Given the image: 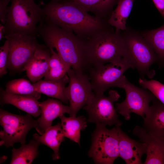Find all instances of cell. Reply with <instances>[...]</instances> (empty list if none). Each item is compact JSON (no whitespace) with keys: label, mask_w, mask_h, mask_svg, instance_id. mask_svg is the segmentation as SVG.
Instances as JSON below:
<instances>
[{"label":"cell","mask_w":164,"mask_h":164,"mask_svg":"<svg viewBox=\"0 0 164 164\" xmlns=\"http://www.w3.org/2000/svg\"><path fill=\"white\" fill-rule=\"evenodd\" d=\"M44 18L87 41L106 30L103 19L93 16L75 3L52 0L43 8Z\"/></svg>","instance_id":"1"},{"label":"cell","mask_w":164,"mask_h":164,"mask_svg":"<svg viewBox=\"0 0 164 164\" xmlns=\"http://www.w3.org/2000/svg\"><path fill=\"white\" fill-rule=\"evenodd\" d=\"M37 32L49 48H55L71 68L84 72L88 65L86 54V41L44 18L37 26Z\"/></svg>","instance_id":"2"},{"label":"cell","mask_w":164,"mask_h":164,"mask_svg":"<svg viewBox=\"0 0 164 164\" xmlns=\"http://www.w3.org/2000/svg\"><path fill=\"white\" fill-rule=\"evenodd\" d=\"M86 54L93 67L118 61L125 57L123 37L119 32L101 31L86 41Z\"/></svg>","instance_id":"3"},{"label":"cell","mask_w":164,"mask_h":164,"mask_svg":"<svg viewBox=\"0 0 164 164\" xmlns=\"http://www.w3.org/2000/svg\"><path fill=\"white\" fill-rule=\"evenodd\" d=\"M11 1L5 24V36L15 33L39 36L37 25L44 19L43 9L34 0Z\"/></svg>","instance_id":"4"},{"label":"cell","mask_w":164,"mask_h":164,"mask_svg":"<svg viewBox=\"0 0 164 164\" xmlns=\"http://www.w3.org/2000/svg\"><path fill=\"white\" fill-rule=\"evenodd\" d=\"M88 155L96 164H112L119 157V136L117 127L108 129L96 125L92 134Z\"/></svg>","instance_id":"5"},{"label":"cell","mask_w":164,"mask_h":164,"mask_svg":"<svg viewBox=\"0 0 164 164\" xmlns=\"http://www.w3.org/2000/svg\"><path fill=\"white\" fill-rule=\"evenodd\" d=\"M124 40L125 57L142 75L151 78L155 74L154 70H150L151 66L159 62L158 57L152 47L143 37L135 33L128 34Z\"/></svg>","instance_id":"6"},{"label":"cell","mask_w":164,"mask_h":164,"mask_svg":"<svg viewBox=\"0 0 164 164\" xmlns=\"http://www.w3.org/2000/svg\"><path fill=\"white\" fill-rule=\"evenodd\" d=\"M0 124L3 129L0 132V145L9 147L17 142L25 144L27 135L32 128L36 127L37 123L29 114L19 115L1 108Z\"/></svg>","instance_id":"7"},{"label":"cell","mask_w":164,"mask_h":164,"mask_svg":"<svg viewBox=\"0 0 164 164\" xmlns=\"http://www.w3.org/2000/svg\"><path fill=\"white\" fill-rule=\"evenodd\" d=\"M118 87L124 90L126 97L122 102L116 104L117 111L126 120L130 119L132 113L143 118L149 109L150 103L156 98L154 96L146 89L138 87L129 82L124 75Z\"/></svg>","instance_id":"8"},{"label":"cell","mask_w":164,"mask_h":164,"mask_svg":"<svg viewBox=\"0 0 164 164\" xmlns=\"http://www.w3.org/2000/svg\"><path fill=\"white\" fill-rule=\"evenodd\" d=\"M120 97L117 91L113 90L109 91L107 96L104 93L95 94L91 101L82 108L87 113V121L96 125L120 126L122 122L118 118L114 106Z\"/></svg>","instance_id":"9"},{"label":"cell","mask_w":164,"mask_h":164,"mask_svg":"<svg viewBox=\"0 0 164 164\" xmlns=\"http://www.w3.org/2000/svg\"><path fill=\"white\" fill-rule=\"evenodd\" d=\"M9 44L7 69L13 72L25 70L26 67L36 49L40 46L36 37L15 33L4 37Z\"/></svg>","instance_id":"10"},{"label":"cell","mask_w":164,"mask_h":164,"mask_svg":"<svg viewBox=\"0 0 164 164\" xmlns=\"http://www.w3.org/2000/svg\"><path fill=\"white\" fill-rule=\"evenodd\" d=\"M133 67L125 57L116 61L93 67L89 77L95 94L104 93L109 88L118 87L124 73Z\"/></svg>","instance_id":"11"},{"label":"cell","mask_w":164,"mask_h":164,"mask_svg":"<svg viewBox=\"0 0 164 164\" xmlns=\"http://www.w3.org/2000/svg\"><path fill=\"white\" fill-rule=\"evenodd\" d=\"M69 78L66 93L71 113L76 116L79 111L88 104L94 97L90 78L84 72L70 68L67 74Z\"/></svg>","instance_id":"12"},{"label":"cell","mask_w":164,"mask_h":164,"mask_svg":"<svg viewBox=\"0 0 164 164\" xmlns=\"http://www.w3.org/2000/svg\"><path fill=\"white\" fill-rule=\"evenodd\" d=\"M132 132L146 145V156L143 164H164V140L153 136L142 126H135Z\"/></svg>","instance_id":"13"},{"label":"cell","mask_w":164,"mask_h":164,"mask_svg":"<svg viewBox=\"0 0 164 164\" xmlns=\"http://www.w3.org/2000/svg\"><path fill=\"white\" fill-rule=\"evenodd\" d=\"M41 110L40 116L37 120V125L35 128L40 135L52 126L53 120L67 113H71L70 107L63 104L57 99H50L42 102H39Z\"/></svg>","instance_id":"14"},{"label":"cell","mask_w":164,"mask_h":164,"mask_svg":"<svg viewBox=\"0 0 164 164\" xmlns=\"http://www.w3.org/2000/svg\"><path fill=\"white\" fill-rule=\"evenodd\" d=\"M117 127L119 136V157L127 164H142V157L147 153L146 144L129 137L120 126Z\"/></svg>","instance_id":"15"},{"label":"cell","mask_w":164,"mask_h":164,"mask_svg":"<svg viewBox=\"0 0 164 164\" xmlns=\"http://www.w3.org/2000/svg\"><path fill=\"white\" fill-rule=\"evenodd\" d=\"M51 55L50 49L41 45L36 50L25 70L27 76L35 83L44 77L47 70Z\"/></svg>","instance_id":"16"},{"label":"cell","mask_w":164,"mask_h":164,"mask_svg":"<svg viewBox=\"0 0 164 164\" xmlns=\"http://www.w3.org/2000/svg\"><path fill=\"white\" fill-rule=\"evenodd\" d=\"M143 119L144 128L153 136L164 140V105L156 98Z\"/></svg>","instance_id":"17"},{"label":"cell","mask_w":164,"mask_h":164,"mask_svg":"<svg viewBox=\"0 0 164 164\" xmlns=\"http://www.w3.org/2000/svg\"><path fill=\"white\" fill-rule=\"evenodd\" d=\"M1 103L12 104L34 117L40 115L39 102L32 96L12 94L3 91L1 93Z\"/></svg>","instance_id":"18"},{"label":"cell","mask_w":164,"mask_h":164,"mask_svg":"<svg viewBox=\"0 0 164 164\" xmlns=\"http://www.w3.org/2000/svg\"><path fill=\"white\" fill-rule=\"evenodd\" d=\"M68 81L67 74L62 79L58 80H40L33 85L36 91L39 93L59 99L63 103L67 104L69 101L66 85Z\"/></svg>","instance_id":"19"},{"label":"cell","mask_w":164,"mask_h":164,"mask_svg":"<svg viewBox=\"0 0 164 164\" xmlns=\"http://www.w3.org/2000/svg\"><path fill=\"white\" fill-rule=\"evenodd\" d=\"M64 137L61 123L51 126L42 135L35 134L33 135L34 139L49 147L53 151L52 155L53 160H58L60 158L59 147L65 140Z\"/></svg>","instance_id":"20"},{"label":"cell","mask_w":164,"mask_h":164,"mask_svg":"<svg viewBox=\"0 0 164 164\" xmlns=\"http://www.w3.org/2000/svg\"><path fill=\"white\" fill-rule=\"evenodd\" d=\"M59 118L65 137L79 145L80 132L87 126L86 118L82 116L67 117L64 115Z\"/></svg>","instance_id":"21"},{"label":"cell","mask_w":164,"mask_h":164,"mask_svg":"<svg viewBox=\"0 0 164 164\" xmlns=\"http://www.w3.org/2000/svg\"><path fill=\"white\" fill-rule=\"evenodd\" d=\"M134 0H118L117 6L108 20V24L114 27L115 32L127 29L126 22L133 6Z\"/></svg>","instance_id":"22"},{"label":"cell","mask_w":164,"mask_h":164,"mask_svg":"<svg viewBox=\"0 0 164 164\" xmlns=\"http://www.w3.org/2000/svg\"><path fill=\"white\" fill-rule=\"evenodd\" d=\"M118 0H64L77 5L88 12L103 19L112 8Z\"/></svg>","instance_id":"23"},{"label":"cell","mask_w":164,"mask_h":164,"mask_svg":"<svg viewBox=\"0 0 164 164\" xmlns=\"http://www.w3.org/2000/svg\"><path fill=\"white\" fill-rule=\"evenodd\" d=\"M40 143L34 139L26 144H21L18 148H13L10 164H31L38 154Z\"/></svg>","instance_id":"24"},{"label":"cell","mask_w":164,"mask_h":164,"mask_svg":"<svg viewBox=\"0 0 164 164\" xmlns=\"http://www.w3.org/2000/svg\"><path fill=\"white\" fill-rule=\"evenodd\" d=\"M51 51L48 68L44 76L45 80H58L64 77L71 67L61 58L53 49L49 48Z\"/></svg>","instance_id":"25"},{"label":"cell","mask_w":164,"mask_h":164,"mask_svg":"<svg viewBox=\"0 0 164 164\" xmlns=\"http://www.w3.org/2000/svg\"><path fill=\"white\" fill-rule=\"evenodd\" d=\"M143 37L156 53L160 66L164 65V24L156 29L143 33Z\"/></svg>","instance_id":"26"},{"label":"cell","mask_w":164,"mask_h":164,"mask_svg":"<svg viewBox=\"0 0 164 164\" xmlns=\"http://www.w3.org/2000/svg\"><path fill=\"white\" fill-rule=\"evenodd\" d=\"M12 94L32 96L38 100L40 97V94L35 90L33 84L26 79L20 78L8 82L5 91Z\"/></svg>","instance_id":"27"},{"label":"cell","mask_w":164,"mask_h":164,"mask_svg":"<svg viewBox=\"0 0 164 164\" xmlns=\"http://www.w3.org/2000/svg\"><path fill=\"white\" fill-rule=\"evenodd\" d=\"M140 85L151 92L161 103L164 105V84L154 80H147L140 78Z\"/></svg>","instance_id":"28"},{"label":"cell","mask_w":164,"mask_h":164,"mask_svg":"<svg viewBox=\"0 0 164 164\" xmlns=\"http://www.w3.org/2000/svg\"><path fill=\"white\" fill-rule=\"evenodd\" d=\"M9 54V44L6 40L4 44L0 47V77L7 73V64Z\"/></svg>","instance_id":"29"},{"label":"cell","mask_w":164,"mask_h":164,"mask_svg":"<svg viewBox=\"0 0 164 164\" xmlns=\"http://www.w3.org/2000/svg\"><path fill=\"white\" fill-rule=\"evenodd\" d=\"M11 0H0V19L1 23L5 24L9 7L8 5Z\"/></svg>","instance_id":"30"},{"label":"cell","mask_w":164,"mask_h":164,"mask_svg":"<svg viewBox=\"0 0 164 164\" xmlns=\"http://www.w3.org/2000/svg\"><path fill=\"white\" fill-rule=\"evenodd\" d=\"M155 6L164 18V0H152Z\"/></svg>","instance_id":"31"},{"label":"cell","mask_w":164,"mask_h":164,"mask_svg":"<svg viewBox=\"0 0 164 164\" xmlns=\"http://www.w3.org/2000/svg\"><path fill=\"white\" fill-rule=\"evenodd\" d=\"M5 33V26L4 24L1 23L0 25V40L4 38Z\"/></svg>","instance_id":"32"},{"label":"cell","mask_w":164,"mask_h":164,"mask_svg":"<svg viewBox=\"0 0 164 164\" xmlns=\"http://www.w3.org/2000/svg\"><path fill=\"white\" fill-rule=\"evenodd\" d=\"M2 159H3L2 160H1V161H0V162H4V161H5V160L6 159H7V157L6 156H3V158H2Z\"/></svg>","instance_id":"33"},{"label":"cell","mask_w":164,"mask_h":164,"mask_svg":"<svg viewBox=\"0 0 164 164\" xmlns=\"http://www.w3.org/2000/svg\"><path fill=\"white\" fill-rule=\"evenodd\" d=\"M55 0V1H58V2H59L61 0Z\"/></svg>","instance_id":"34"}]
</instances>
